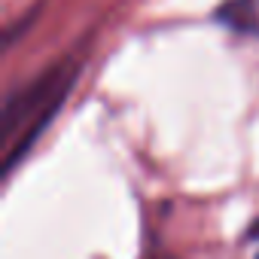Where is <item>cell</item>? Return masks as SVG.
Masks as SVG:
<instances>
[{
  "label": "cell",
  "instance_id": "3957f363",
  "mask_svg": "<svg viewBox=\"0 0 259 259\" xmlns=\"http://www.w3.org/2000/svg\"><path fill=\"white\" fill-rule=\"evenodd\" d=\"M250 235H253V238H256V235H259V223H256V226H253V229H250Z\"/></svg>",
  "mask_w": 259,
  "mask_h": 259
},
{
  "label": "cell",
  "instance_id": "7a4b0ae2",
  "mask_svg": "<svg viewBox=\"0 0 259 259\" xmlns=\"http://www.w3.org/2000/svg\"><path fill=\"white\" fill-rule=\"evenodd\" d=\"M217 19L232 28V31H241V34H253L259 31V19H256V4L253 0H226V4L217 10Z\"/></svg>",
  "mask_w": 259,
  "mask_h": 259
},
{
  "label": "cell",
  "instance_id": "6da1fadb",
  "mask_svg": "<svg viewBox=\"0 0 259 259\" xmlns=\"http://www.w3.org/2000/svg\"><path fill=\"white\" fill-rule=\"evenodd\" d=\"M73 79H76V64L64 61V64L43 70L34 82H28L25 89H16L7 98L4 119H0L4 122L0 125V138L7 144V162H4L7 174L28 156L31 144L46 132V125L64 104Z\"/></svg>",
  "mask_w": 259,
  "mask_h": 259
}]
</instances>
